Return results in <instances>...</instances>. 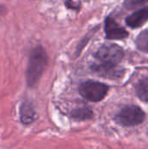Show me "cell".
<instances>
[{"instance_id":"1","label":"cell","mask_w":148,"mask_h":149,"mask_svg":"<svg viewBox=\"0 0 148 149\" xmlns=\"http://www.w3.org/2000/svg\"><path fill=\"white\" fill-rule=\"evenodd\" d=\"M124 57L123 49L116 44H105L95 53L96 62L92 65L93 72L108 79H119L123 72L118 69Z\"/></svg>"},{"instance_id":"2","label":"cell","mask_w":148,"mask_h":149,"mask_svg":"<svg viewBox=\"0 0 148 149\" xmlns=\"http://www.w3.org/2000/svg\"><path fill=\"white\" fill-rule=\"evenodd\" d=\"M48 62L47 53L44 47H35L30 55L26 68V82L31 87L36 86L40 79Z\"/></svg>"},{"instance_id":"3","label":"cell","mask_w":148,"mask_h":149,"mask_svg":"<svg viewBox=\"0 0 148 149\" xmlns=\"http://www.w3.org/2000/svg\"><path fill=\"white\" fill-rule=\"evenodd\" d=\"M146 119V113L138 106L130 105L122 108L115 116L118 124L123 127H134L141 124Z\"/></svg>"},{"instance_id":"4","label":"cell","mask_w":148,"mask_h":149,"mask_svg":"<svg viewBox=\"0 0 148 149\" xmlns=\"http://www.w3.org/2000/svg\"><path fill=\"white\" fill-rule=\"evenodd\" d=\"M108 86L104 83L88 80L83 82L79 88V94L85 100L92 102L101 101L107 94Z\"/></svg>"},{"instance_id":"5","label":"cell","mask_w":148,"mask_h":149,"mask_svg":"<svg viewBox=\"0 0 148 149\" xmlns=\"http://www.w3.org/2000/svg\"><path fill=\"white\" fill-rule=\"evenodd\" d=\"M106 38L108 40H120L128 37V32L120 26L113 17H107L105 21Z\"/></svg>"},{"instance_id":"6","label":"cell","mask_w":148,"mask_h":149,"mask_svg":"<svg viewBox=\"0 0 148 149\" xmlns=\"http://www.w3.org/2000/svg\"><path fill=\"white\" fill-rule=\"evenodd\" d=\"M19 118L24 125H30L37 120V113L31 102L24 101L21 104L19 108Z\"/></svg>"},{"instance_id":"7","label":"cell","mask_w":148,"mask_h":149,"mask_svg":"<svg viewBox=\"0 0 148 149\" xmlns=\"http://www.w3.org/2000/svg\"><path fill=\"white\" fill-rule=\"evenodd\" d=\"M148 21V6L134 11L126 18V24L131 28H138Z\"/></svg>"},{"instance_id":"8","label":"cell","mask_w":148,"mask_h":149,"mask_svg":"<svg viewBox=\"0 0 148 149\" xmlns=\"http://www.w3.org/2000/svg\"><path fill=\"white\" fill-rule=\"evenodd\" d=\"M138 97L143 101L148 103V78L142 79L138 82L135 87Z\"/></svg>"},{"instance_id":"9","label":"cell","mask_w":148,"mask_h":149,"mask_svg":"<svg viewBox=\"0 0 148 149\" xmlns=\"http://www.w3.org/2000/svg\"><path fill=\"white\" fill-rule=\"evenodd\" d=\"M92 111L89 107H79L72 112V116L78 120H87L92 118Z\"/></svg>"},{"instance_id":"10","label":"cell","mask_w":148,"mask_h":149,"mask_svg":"<svg viewBox=\"0 0 148 149\" xmlns=\"http://www.w3.org/2000/svg\"><path fill=\"white\" fill-rule=\"evenodd\" d=\"M137 48L145 52L148 53V29L141 31L136 38Z\"/></svg>"},{"instance_id":"11","label":"cell","mask_w":148,"mask_h":149,"mask_svg":"<svg viewBox=\"0 0 148 149\" xmlns=\"http://www.w3.org/2000/svg\"><path fill=\"white\" fill-rule=\"evenodd\" d=\"M147 2L148 0H125L124 6L128 10H133L145 4Z\"/></svg>"}]
</instances>
